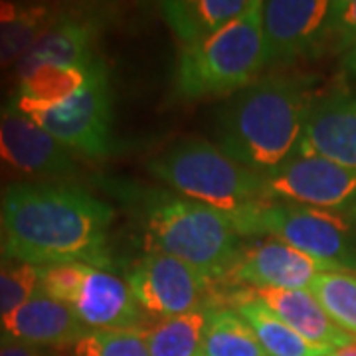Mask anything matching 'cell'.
<instances>
[{"label":"cell","mask_w":356,"mask_h":356,"mask_svg":"<svg viewBox=\"0 0 356 356\" xmlns=\"http://www.w3.org/2000/svg\"><path fill=\"white\" fill-rule=\"evenodd\" d=\"M2 261L111 267L107 232L113 206L67 182H14L0 194Z\"/></svg>","instance_id":"6da1fadb"},{"label":"cell","mask_w":356,"mask_h":356,"mask_svg":"<svg viewBox=\"0 0 356 356\" xmlns=\"http://www.w3.org/2000/svg\"><path fill=\"white\" fill-rule=\"evenodd\" d=\"M313 105L309 77L255 79L218 113V147L243 168L267 177L297 156Z\"/></svg>","instance_id":"7a4b0ae2"},{"label":"cell","mask_w":356,"mask_h":356,"mask_svg":"<svg viewBox=\"0 0 356 356\" xmlns=\"http://www.w3.org/2000/svg\"><path fill=\"white\" fill-rule=\"evenodd\" d=\"M149 254L177 257L210 281H224L242 252L240 236L224 212L159 191L139 192Z\"/></svg>","instance_id":"3957f363"},{"label":"cell","mask_w":356,"mask_h":356,"mask_svg":"<svg viewBox=\"0 0 356 356\" xmlns=\"http://www.w3.org/2000/svg\"><path fill=\"white\" fill-rule=\"evenodd\" d=\"M264 67V2L254 0L216 34L180 50L172 88L182 99L229 95L252 86Z\"/></svg>","instance_id":"277c9868"},{"label":"cell","mask_w":356,"mask_h":356,"mask_svg":"<svg viewBox=\"0 0 356 356\" xmlns=\"http://www.w3.org/2000/svg\"><path fill=\"white\" fill-rule=\"evenodd\" d=\"M238 236H271L334 271L356 273V222L350 210L254 202L226 214Z\"/></svg>","instance_id":"5b68a950"},{"label":"cell","mask_w":356,"mask_h":356,"mask_svg":"<svg viewBox=\"0 0 356 356\" xmlns=\"http://www.w3.org/2000/svg\"><path fill=\"white\" fill-rule=\"evenodd\" d=\"M149 172L184 198L224 214L264 200V177L243 168L218 145L202 139L172 145L149 163Z\"/></svg>","instance_id":"8992f818"},{"label":"cell","mask_w":356,"mask_h":356,"mask_svg":"<svg viewBox=\"0 0 356 356\" xmlns=\"http://www.w3.org/2000/svg\"><path fill=\"white\" fill-rule=\"evenodd\" d=\"M22 115L30 117L70 151L89 159H107L113 154V95L103 60L93 70L88 86L72 99Z\"/></svg>","instance_id":"52a82bcc"},{"label":"cell","mask_w":356,"mask_h":356,"mask_svg":"<svg viewBox=\"0 0 356 356\" xmlns=\"http://www.w3.org/2000/svg\"><path fill=\"white\" fill-rule=\"evenodd\" d=\"M331 4L327 0L264 2L266 67L321 56L331 44Z\"/></svg>","instance_id":"ba28073f"},{"label":"cell","mask_w":356,"mask_h":356,"mask_svg":"<svg viewBox=\"0 0 356 356\" xmlns=\"http://www.w3.org/2000/svg\"><path fill=\"white\" fill-rule=\"evenodd\" d=\"M0 172L22 182H56L76 175L72 151L8 103L0 105Z\"/></svg>","instance_id":"9c48e42d"},{"label":"cell","mask_w":356,"mask_h":356,"mask_svg":"<svg viewBox=\"0 0 356 356\" xmlns=\"http://www.w3.org/2000/svg\"><path fill=\"white\" fill-rule=\"evenodd\" d=\"M264 200L346 212L356 204V170L323 156L297 154L264 177Z\"/></svg>","instance_id":"30bf717a"},{"label":"cell","mask_w":356,"mask_h":356,"mask_svg":"<svg viewBox=\"0 0 356 356\" xmlns=\"http://www.w3.org/2000/svg\"><path fill=\"white\" fill-rule=\"evenodd\" d=\"M127 283L143 313L159 321L204 305L210 287V280L198 269L163 254H147L137 261Z\"/></svg>","instance_id":"8fae6325"},{"label":"cell","mask_w":356,"mask_h":356,"mask_svg":"<svg viewBox=\"0 0 356 356\" xmlns=\"http://www.w3.org/2000/svg\"><path fill=\"white\" fill-rule=\"evenodd\" d=\"M325 271L334 269L280 240H266L242 248L226 280L255 289H309L315 277Z\"/></svg>","instance_id":"7c38bea8"},{"label":"cell","mask_w":356,"mask_h":356,"mask_svg":"<svg viewBox=\"0 0 356 356\" xmlns=\"http://www.w3.org/2000/svg\"><path fill=\"white\" fill-rule=\"evenodd\" d=\"M70 309L86 331H143L147 318L127 281L91 266Z\"/></svg>","instance_id":"4fadbf2b"},{"label":"cell","mask_w":356,"mask_h":356,"mask_svg":"<svg viewBox=\"0 0 356 356\" xmlns=\"http://www.w3.org/2000/svg\"><path fill=\"white\" fill-rule=\"evenodd\" d=\"M102 22L86 13H58L51 26L16 64V79L42 65H89L99 56L95 42Z\"/></svg>","instance_id":"5bb4252c"},{"label":"cell","mask_w":356,"mask_h":356,"mask_svg":"<svg viewBox=\"0 0 356 356\" xmlns=\"http://www.w3.org/2000/svg\"><path fill=\"white\" fill-rule=\"evenodd\" d=\"M297 154L323 156L356 170V95L332 93L317 99Z\"/></svg>","instance_id":"9a60e30c"},{"label":"cell","mask_w":356,"mask_h":356,"mask_svg":"<svg viewBox=\"0 0 356 356\" xmlns=\"http://www.w3.org/2000/svg\"><path fill=\"white\" fill-rule=\"evenodd\" d=\"M86 332L70 307L40 291L24 305L0 317V334L40 348L60 350L74 346Z\"/></svg>","instance_id":"2e32d148"},{"label":"cell","mask_w":356,"mask_h":356,"mask_svg":"<svg viewBox=\"0 0 356 356\" xmlns=\"http://www.w3.org/2000/svg\"><path fill=\"white\" fill-rule=\"evenodd\" d=\"M255 295L309 343L331 348H343L356 343L329 317L309 289H255Z\"/></svg>","instance_id":"e0dca14e"},{"label":"cell","mask_w":356,"mask_h":356,"mask_svg":"<svg viewBox=\"0 0 356 356\" xmlns=\"http://www.w3.org/2000/svg\"><path fill=\"white\" fill-rule=\"evenodd\" d=\"M254 0H168L161 2V14L182 48L210 38L224 26L242 16Z\"/></svg>","instance_id":"ac0fdd59"},{"label":"cell","mask_w":356,"mask_h":356,"mask_svg":"<svg viewBox=\"0 0 356 356\" xmlns=\"http://www.w3.org/2000/svg\"><path fill=\"white\" fill-rule=\"evenodd\" d=\"M102 58L89 65H42L18 79L8 105L20 113L62 105L88 86Z\"/></svg>","instance_id":"d6986e66"},{"label":"cell","mask_w":356,"mask_h":356,"mask_svg":"<svg viewBox=\"0 0 356 356\" xmlns=\"http://www.w3.org/2000/svg\"><path fill=\"white\" fill-rule=\"evenodd\" d=\"M234 309L252 327L267 356H329L334 350L331 346L309 343L289 325H285L257 295L240 299L236 293Z\"/></svg>","instance_id":"ffe728a7"},{"label":"cell","mask_w":356,"mask_h":356,"mask_svg":"<svg viewBox=\"0 0 356 356\" xmlns=\"http://www.w3.org/2000/svg\"><path fill=\"white\" fill-rule=\"evenodd\" d=\"M46 4L0 2V70L18 64L56 18Z\"/></svg>","instance_id":"44dd1931"},{"label":"cell","mask_w":356,"mask_h":356,"mask_svg":"<svg viewBox=\"0 0 356 356\" xmlns=\"http://www.w3.org/2000/svg\"><path fill=\"white\" fill-rule=\"evenodd\" d=\"M212 303L192 309L184 315L159 321L153 329L143 331L151 356H198L204 332L210 321Z\"/></svg>","instance_id":"7402d4cb"},{"label":"cell","mask_w":356,"mask_h":356,"mask_svg":"<svg viewBox=\"0 0 356 356\" xmlns=\"http://www.w3.org/2000/svg\"><path fill=\"white\" fill-rule=\"evenodd\" d=\"M198 356H267L245 318L229 307H212Z\"/></svg>","instance_id":"603a6c76"},{"label":"cell","mask_w":356,"mask_h":356,"mask_svg":"<svg viewBox=\"0 0 356 356\" xmlns=\"http://www.w3.org/2000/svg\"><path fill=\"white\" fill-rule=\"evenodd\" d=\"M309 291L329 317L356 341V273L325 271L315 277Z\"/></svg>","instance_id":"cb8c5ba5"},{"label":"cell","mask_w":356,"mask_h":356,"mask_svg":"<svg viewBox=\"0 0 356 356\" xmlns=\"http://www.w3.org/2000/svg\"><path fill=\"white\" fill-rule=\"evenodd\" d=\"M72 356H151L143 331H88Z\"/></svg>","instance_id":"d4e9b609"},{"label":"cell","mask_w":356,"mask_h":356,"mask_svg":"<svg viewBox=\"0 0 356 356\" xmlns=\"http://www.w3.org/2000/svg\"><path fill=\"white\" fill-rule=\"evenodd\" d=\"M38 289V267L0 261V317L24 305Z\"/></svg>","instance_id":"484cf974"},{"label":"cell","mask_w":356,"mask_h":356,"mask_svg":"<svg viewBox=\"0 0 356 356\" xmlns=\"http://www.w3.org/2000/svg\"><path fill=\"white\" fill-rule=\"evenodd\" d=\"M89 266L86 264H56L38 267V289L51 299L70 307L83 285Z\"/></svg>","instance_id":"4316f807"},{"label":"cell","mask_w":356,"mask_h":356,"mask_svg":"<svg viewBox=\"0 0 356 356\" xmlns=\"http://www.w3.org/2000/svg\"><path fill=\"white\" fill-rule=\"evenodd\" d=\"M331 46L344 54L356 46V0L331 4Z\"/></svg>","instance_id":"83f0119b"},{"label":"cell","mask_w":356,"mask_h":356,"mask_svg":"<svg viewBox=\"0 0 356 356\" xmlns=\"http://www.w3.org/2000/svg\"><path fill=\"white\" fill-rule=\"evenodd\" d=\"M0 356H60V353L51 348H40V346L20 343L10 337L0 334Z\"/></svg>","instance_id":"f1b7e54d"},{"label":"cell","mask_w":356,"mask_h":356,"mask_svg":"<svg viewBox=\"0 0 356 356\" xmlns=\"http://www.w3.org/2000/svg\"><path fill=\"white\" fill-rule=\"evenodd\" d=\"M344 70L356 79V46L344 54Z\"/></svg>","instance_id":"f546056e"},{"label":"cell","mask_w":356,"mask_h":356,"mask_svg":"<svg viewBox=\"0 0 356 356\" xmlns=\"http://www.w3.org/2000/svg\"><path fill=\"white\" fill-rule=\"evenodd\" d=\"M329 356H356V343L343 346V348H334Z\"/></svg>","instance_id":"4dcf8cb0"},{"label":"cell","mask_w":356,"mask_h":356,"mask_svg":"<svg viewBox=\"0 0 356 356\" xmlns=\"http://www.w3.org/2000/svg\"><path fill=\"white\" fill-rule=\"evenodd\" d=\"M4 254V222H2V202H0V259Z\"/></svg>","instance_id":"1f68e13d"},{"label":"cell","mask_w":356,"mask_h":356,"mask_svg":"<svg viewBox=\"0 0 356 356\" xmlns=\"http://www.w3.org/2000/svg\"><path fill=\"white\" fill-rule=\"evenodd\" d=\"M350 214H353V218H355V222H356V204L350 208Z\"/></svg>","instance_id":"d6a6232c"}]
</instances>
